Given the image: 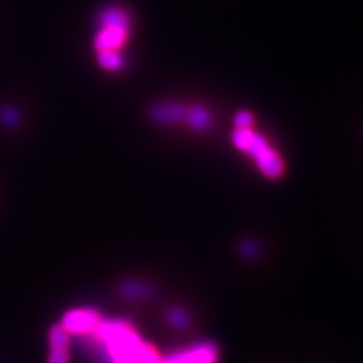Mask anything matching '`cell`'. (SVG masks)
I'll use <instances>...</instances> for the list:
<instances>
[{
  "label": "cell",
  "instance_id": "obj_1",
  "mask_svg": "<svg viewBox=\"0 0 363 363\" xmlns=\"http://www.w3.org/2000/svg\"><path fill=\"white\" fill-rule=\"evenodd\" d=\"M232 143L238 151L247 154L255 162L265 178L279 179L283 177L286 166L281 156L261 133L253 130V127L234 128Z\"/></svg>",
  "mask_w": 363,
  "mask_h": 363
},
{
  "label": "cell",
  "instance_id": "obj_2",
  "mask_svg": "<svg viewBox=\"0 0 363 363\" xmlns=\"http://www.w3.org/2000/svg\"><path fill=\"white\" fill-rule=\"evenodd\" d=\"M106 345L113 363H140L144 343L127 322H103L94 331Z\"/></svg>",
  "mask_w": 363,
  "mask_h": 363
},
{
  "label": "cell",
  "instance_id": "obj_3",
  "mask_svg": "<svg viewBox=\"0 0 363 363\" xmlns=\"http://www.w3.org/2000/svg\"><path fill=\"white\" fill-rule=\"evenodd\" d=\"M130 35L128 15L120 9H108L101 15L100 30L96 34L93 48L96 54L120 52Z\"/></svg>",
  "mask_w": 363,
  "mask_h": 363
},
{
  "label": "cell",
  "instance_id": "obj_4",
  "mask_svg": "<svg viewBox=\"0 0 363 363\" xmlns=\"http://www.w3.org/2000/svg\"><path fill=\"white\" fill-rule=\"evenodd\" d=\"M100 313L93 308H78L65 313L61 325L69 334H91L101 323Z\"/></svg>",
  "mask_w": 363,
  "mask_h": 363
},
{
  "label": "cell",
  "instance_id": "obj_5",
  "mask_svg": "<svg viewBox=\"0 0 363 363\" xmlns=\"http://www.w3.org/2000/svg\"><path fill=\"white\" fill-rule=\"evenodd\" d=\"M217 350L211 345L199 346L194 350L178 354L169 359H162L157 363H216Z\"/></svg>",
  "mask_w": 363,
  "mask_h": 363
},
{
  "label": "cell",
  "instance_id": "obj_6",
  "mask_svg": "<svg viewBox=\"0 0 363 363\" xmlns=\"http://www.w3.org/2000/svg\"><path fill=\"white\" fill-rule=\"evenodd\" d=\"M187 108L179 104H162L157 105L152 109L151 116L152 118L162 123V124H169V123H178L184 120Z\"/></svg>",
  "mask_w": 363,
  "mask_h": 363
},
{
  "label": "cell",
  "instance_id": "obj_7",
  "mask_svg": "<svg viewBox=\"0 0 363 363\" xmlns=\"http://www.w3.org/2000/svg\"><path fill=\"white\" fill-rule=\"evenodd\" d=\"M184 120L195 130H206L211 125V115L208 109L202 106L189 108Z\"/></svg>",
  "mask_w": 363,
  "mask_h": 363
},
{
  "label": "cell",
  "instance_id": "obj_8",
  "mask_svg": "<svg viewBox=\"0 0 363 363\" xmlns=\"http://www.w3.org/2000/svg\"><path fill=\"white\" fill-rule=\"evenodd\" d=\"M97 65L105 72H117L124 65V60L121 52L97 54Z\"/></svg>",
  "mask_w": 363,
  "mask_h": 363
},
{
  "label": "cell",
  "instance_id": "obj_9",
  "mask_svg": "<svg viewBox=\"0 0 363 363\" xmlns=\"http://www.w3.org/2000/svg\"><path fill=\"white\" fill-rule=\"evenodd\" d=\"M50 347H61L67 349L69 346V333L61 325H52L49 334Z\"/></svg>",
  "mask_w": 363,
  "mask_h": 363
},
{
  "label": "cell",
  "instance_id": "obj_10",
  "mask_svg": "<svg viewBox=\"0 0 363 363\" xmlns=\"http://www.w3.org/2000/svg\"><path fill=\"white\" fill-rule=\"evenodd\" d=\"M255 117L247 111H240L234 117V128H245V127H253Z\"/></svg>",
  "mask_w": 363,
  "mask_h": 363
},
{
  "label": "cell",
  "instance_id": "obj_11",
  "mask_svg": "<svg viewBox=\"0 0 363 363\" xmlns=\"http://www.w3.org/2000/svg\"><path fill=\"white\" fill-rule=\"evenodd\" d=\"M48 363H69L67 349L52 347V352L49 355V359H48Z\"/></svg>",
  "mask_w": 363,
  "mask_h": 363
}]
</instances>
